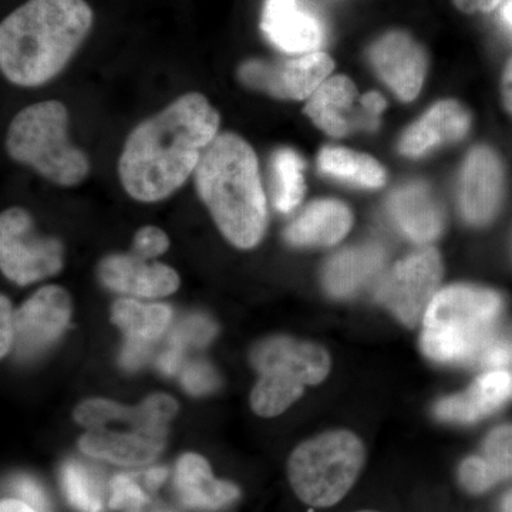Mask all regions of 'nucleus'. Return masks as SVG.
Wrapping results in <instances>:
<instances>
[{
    "label": "nucleus",
    "instance_id": "obj_8",
    "mask_svg": "<svg viewBox=\"0 0 512 512\" xmlns=\"http://www.w3.org/2000/svg\"><path fill=\"white\" fill-rule=\"evenodd\" d=\"M63 266V247L40 237L28 211L10 208L0 217V268L10 281L28 285L56 275Z\"/></svg>",
    "mask_w": 512,
    "mask_h": 512
},
{
    "label": "nucleus",
    "instance_id": "obj_22",
    "mask_svg": "<svg viewBox=\"0 0 512 512\" xmlns=\"http://www.w3.org/2000/svg\"><path fill=\"white\" fill-rule=\"evenodd\" d=\"M389 211L396 227L416 244H429L441 234L443 214L423 184H409L394 191Z\"/></svg>",
    "mask_w": 512,
    "mask_h": 512
},
{
    "label": "nucleus",
    "instance_id": "obj_46",
    "mask_svg": "<svg viewBox=\"0 0 512 512\" xmlns=\"http://www.w3.org/2000/svg\"><path fill=\"white\" fill-rule=\"evenodd\" d=\"M501 510H503V512H512V491L505 495Z\"/></svg>",
    "mask_w": 512,
    "mask_h": 512
},
{
    "label": "nucleus",
    "instance_id": "obj_15",
    "mask_svg": "<svg viewBox=\"0 0 512 512\" xmlns=\"http://www.w3.org/2000/svg\"><path fill=\"white\" fill-rule=\"evenodd\" d=\"M261 28L286 53L318 52L325 40L322 22L301 0H266Z\"/></svg>",
    "mask_w": 512,
    "mask_h": 512
},
{
    "label": "nucleus",
    "instance_id": "obj_45",
    "mask_svg": "<svg viewBox=\"0 0 512 512\" xmlns=\"http://www.w3.org/2000/svg\"><path fill=\"white\" fill-rule=\"evenodd\" d=\"M503 18L505 22L512 28V0L510 2L505 3L503 8Z\"/></svg>",
    "mask_w": 512,
    "mask_h": 512
},
{
    "label": "nucleus",
    "instance_id": "obj_44",
    "mask_svg": "<svg viewBox=\"0 0 512 512\" xmlns=\"http://www.w3.org/2000/svg\"><path fill=\"white\" fill-rule=\"evenodd\" d=\"M165 477H167V470L165 468H154V470L147 474V483L151 488H156L163 483Z\"/></svg>",
    "mask_w": 512,
    "mask_h": 512
},
{
    "label": "nucleus",
    "instance_id": "obj_27",
    "mask_svg": "<svg viewBox=\"0 0 512 512\" xmlns=\"http://www.w3.org/2000/svg\"><path fill=\"white\" fill-rule=\"evenodd\" d=\"M275 175V207L281 212H291L301 204L305 195L303 160L291 148H281L272 158Z\"/></svg>",
    "mask_w": 512,
    "mask_h": 512
},
{
    "label": "nucleus",
    "instance_id": "obj_24",
    "mask_svg": "<svg viewBox=\"0 0 512 512\" xmlns=\"http://www.w3.org/2000/svg\"><path fill=\"white\" fill-rule=\"evenodd\" d=\"M356 96L355 84L348 77H330L309 97L305 106L306 116L329 136H346L350 121L345 113L352 107Z\"/></svg>",
    "mask_w": 512,
    "mask_h": 512
},
{
    "label": "nucleus",
    "instance_id": "obj_12",
    "mask_svg": "<svg viewBox=\"0 0 512 512\" xmlns=\"http://www.w3.org/2000/svg\"><path fill=\"white\" fill-rule=\"evenodd\" d=\"M370 60L384 83L403 101L419 96L427 59L420 45L403 32L380 37L370 49Z\"/></svg>",
    "mask_w": 512,
    "mask_h": 512
},
{
    "label": "nucleus",
    "instance_id": "obj_35",
    "mask_svg": "<svg viewBox=\"0 0 512 512\" xmlns=\"http://www.w3.org/2000/svg\"><path fill=\"white\" fill-rule=\"evenodd\" d=\"M170 247V239L163 229L144 227L134 237V254L140 258L151 259L163 255Z\"/></svg>",
    "mask_w": 512,
    "mask_h": 512
},
{
    "label": "nucleus",
    "instance_id": "obj_18",
    "mask_svg": "<svg viewBox=\"0 0 512 512\" xmlns=\"http://www.w3.org/2000/svg\"><path fill=\"white\" fill-rule=\"evenodd\" d=\"M165 434L143 430L128 433L106 429L90 430L80 439L79 447L87 456L117 466H146L153 463L163 451Z\"/></svg>",
    "mask_w": 512,
    "mask_h": 512
},
{
    "label": "nucleus",
    "instance_id": "obj_41",
    "mask_svg": "<svg viewBox=\"0 0 512 512\" xmlns=\"http://www.w3.org/2000/svg\"><path fill=\"white\" fill-rule=\"evenodd\" d=\"M362 104L372 119H376L386 107V100L379 93H367L362 97ZM377 120V119H376Z\"/></svg>",
    "mask_w": 512,
    "mask_h": 512
},
{
    "label": "nucleus",
    "instance_id": "obj_31",
    "mask_svg": "<svg viewBox=\"0 0 512 512\" xmlns=\"http://www.w3.org/2000/svg\"><path fill=\"white\" fill-rule=\"evenodd\" d=\"M110 500L111 510H121L126 512H138L143 504L146 503V495L133 478L120 474L110 481Z\"/></svg>",
    "mask_w": 512,
    "mask_h": 512
},
{
    "label": "nucleus",
    "instance_id": "obj_9",
    "mask_svg": "<svg viewBox=\"0 0 512 512\" xmlns=\"http://www.w3.org/2000/svg\"><path fill=\"white\" fill-rule=\"evenodd\" d=\"M443 262L436 249L427 248L404 258L379 286L376 298L407 328L423 322L427 308L439 292Z\"/></svg>",
    "mask_w": 512,
    "mask_h": 512
},
{
    "label": "nucleus",
    "instance_id": "obj_11",
    "mask_svg": "<svg viewBox=\"0 0 512 512\" xmlns=\"http://www.w3.org/2000/svg\"><path fill=\"white\" fill-rule=\"evenodd\" d=\"M72 315L69 293L45 286L15 313V345L20 357H32L62 336Z\"/></svg>",
    "mask_w": 512,
    "mask_h": 512
},
{
    "label": "nucleus",
    "instance_id": "obj_38",
    "mask_svg": "<svg viewBox=\"0 0 512 512\" xmlns=\"http://www.w3.org/2000/svg\"><path fill=\"white\" fill-rule=\"evenodd\" d=\"M148 356H150V343L127 339L123 352H121V365L134 370L146 363Z\"/></svg>",
    "mask_w": 512,
    "mask_h": 512
},
{
    "label": "nucleus",
    "instance_id": "obj_2",
    "mask_svg": "<svg viewBox=\"0 0 512 512\" xmlns=\"http://www.w3.org/2000/svg\"><path fill=\"white\" fill-rule=\"evenodd\" d=\"M93 25L84 0H29L0 26V69L9 82L36 87L62 72Z\"/></svg>",
    "mask_w": 512,
    "mask_h": 512
},
{
    "label": "nucleus",
    "instance_id": "obj_14",
    "mask_svg": "<svg viewBox=\"0 0 512 512\" xmlns=\"http://www.w3.org/2000/svg\"><path fill=\"white\" fill-rule=\"evenodd\" d=\"M178 404L167 394H154L137 407H126L111 400L92 399L74 410V420L89 430L104 429L109 424L126 423L134 430L167 433V424L177 414Z\"/></svg>",
    "mask_w": 512,
    "mask_h": 512
},
{
    "label": "nucleus",
    "instance_id": "obj_25",
    "mask_svg": "<svg viewBox=\"0 0 512 512\" xmlns=\"http://www.w3.org/2000/svg\"><path fill=\"white\" fill-rule=\"evenodd\" d=\"M173 311L163 303H141L136 299H119L111 308V320L127 339L153 343L170 325Z\"/></svg>",
    "mask_w": 512,
    "mask_h": 512
},
{
    "label": "nucleus",
    "instance_id": "obj_23",
    "mask_svg": "<svg viewBox=\"0 0 512 512\" xmlns=\"http://www.w3.org/2000/svg\"><path fill=\"white\" fill-rule=\"evenodd\" d=\"M384 251L376 244L343 249L323 269V286L335 298H352L379 274Z\"/></svg>",
    "mask_w": 512,
    "mask_h": 512
},
{
    "label": "nucleus",
    "instance_id": "obj_37",
    "mask_svg": "<svg viewBox=\"0 0 512 512\" xmlns=\"http://www.w3.org/2000/svg\"><path fill=\"white\" fill-rule=\"evenodd\" d=\"M0 322H2V332H0V346H2V357H5L12 349L13 342H15V315L12 312V305L6 296L0 299Z\"/></svg>",
    "mask_w": 512,
    "mask_h": 512
},
{
    "label": "nucleus",
    "instance_id": "obj_1",
    "mask_svg": "<svg viewBox=\"0 0 512 512\" xmlns=\"http://www.w3.org/2000/svg\"><path fill=\"white\" fill-rule=\"evenodd\" d=\"M220 124V113L201 93L184 94L138 124L119 161L124 190L141 202L170 197L195 173Z\"/></svg>",
    "mask_w": 512,
    "mask_h": 512
},
{
    "label": "nucleus",
    "instance_id": "obj_42",
    "mask_svg": "<svg viewBox=\"0 0 512 512\" xmlns=\"http://www.w3.org/2000/svg\"><path fill=\"white\" fill-rule=\"evenodd\" d=\"M503 99L505 107L512 114V59L505 67L503 77Z\"/></svg>",
    "mask_w": 512,
    "mask_h": 512
},
{
    "label": "nucleus",
    "instance_id": "obj_28",
    "mask_svg": "<svg viewBox=\"0 0 512 512\" xmlns=\"http://www.w3.org/2000/svg\"><path fill=\"white\" fill-rule=\"evenodd\" d=\"M62 488L67 501L80 512L103 511L99 483L79 461H69L62 468Z\"/></svg>",
    "mask_w": 512,
    "mask_h": 512
},
{
    "label": "nucleus",
    "instance_id": "obj_16",
    "mask_svg": "<svg viewBox=\"0 0 512 512\" xmlns=\"http://www.w3.org/2000/svg\"><path fill=\"white\" fill-rule=\"evenodd\" d=\"M99 278L107 288L138 298H163L180 288L173 268L136 254L107 256L99 266Z\"/></svg>",
    "mask_w": 512,
    "mask_h": 512
},
{
    "label": "nucleus",
    "instance_id": "obj_39",
    "mask_svg": "<svg viewBox=\"0 0 512 512\" xmlns=\"http://www.w3.org/2000/svg\"><path fill=\"white\" fill-rule=\"evenodd\" d=\"M183 346L177 343H170V348L165 350L163 355L158 357L157 366L161 372L168 376H174L181 369L183 363Z\"/></svg>",
    "mask_w": 512,
    "mask_h": 512
},
{
    "label": "nucleus",
    "instance_id": "obj_10",
    "mask_svg": "<svg viewBox=\"0 0 512 512\" xmlns=\"http://www.w3.org/2000/svg\"><path fill=\"white\" fill-rule=\"evenodd\" d=\"M333 67L332 57L318 50L282 63L251 60L242 64L239 79L276 99L305 100L328 80Z\"/></svg>",
    "mask_w": 512,
    "mask_h": 512
},
{
    "label": "nucleus",
    "instance_id": "obj_5",
    "mask_svg": "<svg viewBox=\"0 0 512 512\" xmlns=\"http://www.w3.org/2000/svg\"><path fill=\"white\" fill-rule=\"evenodd\" d=\"M69 113L60 101L32 104L10 123L6 148L18 163L30 165L52 183L73 187L90 170L89 158L67 137Z\"/></svg>",
    "mask_w": 512,
    "mask_h": 512
},
{
    "label": "nucleus",
    "instance_id": "obj_43",
    "mask_svg": "<svg viewBox=\"0 0 512 512\" xmlns=\"http://www.w3.org/2000/svg\"><path fill=\"white\" fill-rule=\"evenodd\" d=\"M0 512H37L35 508L23 503L18 498H6L0 503Z\"/></svg>",
    "mask_w": 512,
    "mask_h": 512
},
{
    "label": "nucleus",
    "instance_id": "obj_33",
    "mask_svg": "<svg viewBox=\"0 0 512 512\" xmlns=\"http://www.w3.org/2000/svg\"><path fill=\"white\" fill-rule=\"evenodd\" d=\"M478 365L488 370H510L512 367V339L494 333L478 357Z\"/></svg>",
    "mask_w": 512,
    "mask_h": 512
},
{
    "label": "nucleus",
    "instance_id": "obj_32",
    "mask_svg": "<svg viewBox=\"0 0 512 512\" xmlns=\"http://www.w3.org/2000/svg\"><path fill=\"white\" fill-rule=\"evenodd\" d=\"M217 332V326L204 316H191L175 328L171 342L180 346H202L210 342Z\"/></svg>",
    "mask_w": 512,
    "mask_h": 512
},
{
    "label": "nucleus",
    "instance_id": "obj_34",
    "mask_svg": "<svg viewBox=\"0 0 512 512\" xmlns=\"http://www.w3.org/2000/svg\"><path fill=\"white\" fill-rule=\"evenodd\" d=\"M181 382H183L185 390L195 396L210 393L220 384L214 369L204 362H194L185 367Z\"/></svg>",
    "mask_w": 512,
    "mask_h": 512
},
{
    "label": "nucleus",
    "instance_id": "obj_26",
    "mask_svg": "<svg viewBox=\"0 0 512 512\" xmlns=\"http://www.w3.org/2000/svg\"><path fill=\"white\" fill-rule=\"evenodd\" d=\"M320 171L330 177L359 187L379 188L386 181V173L375 158L339 147H325L320 151Z\"/></svg>",
    "mask_w": 512,
    "mask_h": 512
},
{
    "label": "nucleus",
    "instance_id": "obj_36",
    "mask_svg": "<svg viewBox=\"0 0 512 512\" xmlns=\"http://www.w3.org/2000/svg\"><path fill=\"white\" fill-rule=\"evenodd\" d=\"M12 490L18 500L35 508L37 512H50L49 498L37 481L26 476L16 477L12 481Z\"/></svg>",
    "mask_w": 512,
    "mask_h": 512
},
{
    "label": "nucleus",
    "instance_id": "obj_6",
    "mask_svg": "<svg viewBox=\"0 0 512 512\" xmlns=\"http://www.w3.org/2000/svg\"><path fill=\"white\" fill-rule=\"evenodd\" d=\"M251 362L261 375L251 393V406L261 417L284 413L302 396L305 386L322 383L332 366L322 346L288 336L259 342Z\"/></svg>",
    "mask_w": 512,
    "mask_h": 512
},
{
    "label": "nucleus",
    "instance_id": "obj_19",
    "mask_svg": "<svg viewBox=\"0 0 512 512\" xmlns=\"http://www.w3.org/2000/svg\"><path fill=\"white\" fill-rule=\"evenodd\" d=\"M175 487L180 500L194 510H220L239 497L237 485L215 478L208 461L194 453L178 460Z\"/></svg>",
    "mask_w": 512,
    "mask_h": 512
},
{
    "label": "nucleus",
    "instance_id": "obj_47",
    "mask_svg": "<svg viewBox=\"0 0 512 512\" xmlns=\"http://www.w3.org/2000/svg\"><path fill=\"white\" fill-rule=\"evenodd\" d=\"M357 512H377V511H357Z\"/></svg>",
    "mask_w": 512,
    "mask_h": 512
},
{
    "label": "nucleus",
    "instance_id": "obj_4",
    "mask_svg": "<svg viewBox=\"0 0 512 512\" xmlns=\"http://www.w3.org/2000/svg\"><path fill=\"white\" fill-rule=\"evenodd\" d=\"M503 299L490 289L453 285L434 296L423 318L421 348L441 365H470L494 336Z\"/></svg>",
    "mask_w": 512,
    "mask_h": 512
},
{
    "label": "nucleus",
    "instance_id": "obj_13",
    "mask_svg": "<svg viewBox=\"0 0 512 512\" xmlns=\"http://www.w3.org/2000/svg\"><path fill=\"white\" fill-rule=\"evenodd\" d=\"M504 175L493 150L477 147L468 154L460 181V208L473 225L493 220L503 195Z\"/></svg>",
    "mask_w": 512,
    "mask_h": 512
},
{
    "label": "nucleus",
    "instance_id": "obj_3",
    "mask_svg": "<svg viewBox=\"0 0 512 512\" xmlns=\"http://www.w3.org/2000/svg\"><path fill=\"white\" fill-rule=\"evenodd\" d=\"M195 187L221 234L241 249L261 242L268 221L258 158L234 133L215 137L195 170Z\"/></svg>",
    "mask_w": 512,
    "mask_h": 512
},
{
    "label": "nucleus",
    "instance_id": "obj_7",
    "mask_svg": "<svg viewBox=\"0 0 512 512\" xmlns=\"http://www.w3.org/2000/svg\"><path fill=\"white\" fill-rule=\"evenodd\" d=\"M365 461V446L356 434L328 431L295 448L288 461L289 483L302 503L332 507L352 490Z\"/></svg>",
    "mask_w": 512,
    "mask_h": 512
},
{
    "label": "nucleus",
    "instance_id": "obj_17",
    "mask_svg": "<svg viewBox=\"0 0 512 512\" xmlns=\"http://www.w3.org/2000/svg\"><path fill=\"white\" fill-rule=\"evenodd\" d=\"M512 397L511 370H488L467 392L444 397L436 406L440 420L470 424L484 419Z\"/></svg>",
    "mask_w": 512,
    "mask_h": 512
},
{
    "label": "nucleus",
    "instance_id": "obj_40",
    "mask_svg": "<svg viewBox=\"0 0 512 512\" xmlns=\"http://www.w3.org/2000/svg\"><path fill=\"white\" fill-rule=\"evenodd\" d=\"M458 9L466 13L491 12L503 0H453Z\"/></svg>",
    "mask_w": 512,
    "mask_h": 512
},
{
    "label": "nucleus",
    "instance_id": "obj_30",
    "mask_svg": "<svg viewBox=\"0 0 512 512\" xmlns=\"http://www.w3.org/2000/svg\"><path fill=\"white\" fill-rule=\"evenodd\" d=\"M458 476L463 487L471 494H483L500 481L483 456L466 458L461 463Z\"/></svg>",
    "mask_w": 512,
    "mask_h": 512
},
{
    "label": "nucleus",
    "instance_id": "obj_21",
    "mask_svg": "<svg viewBox=\"0 0 512 512\" xmlns=\"http://www.w3.org/2000/svg\"><path fill=\"white\" fill-rule=\"evenodd\" d=\"M352 212L342 202H312L286 228L285 238L295 247H332L346 237L352 227Z\"/></svg>",
    "mask_w": 512,
    "mask_h": 512
},
{
    "label": "nucleus",
    "instance_id": "obj_29",
    "mask_svg": "<svg viewBox=\"0 0 512 512\" xmlns=\"http://www.w3.org/2000/svg\"><path fill=\"white\" fill-rule=\"evenodd\" d=\"M483 457L498 480L512 477V426L497 427L484 441Z\"/></svg>",
    "mask_w": 512,
    "mask_h": 512
},
{
    "label": "nucleus",
    "instance_id": "obj_20",
    "mask_svg": "<svg viewBox=\"0 0 512 512\" xmlns=\"http://www.w3.org/2000/svg\"><path fill=\"white\" fill-rule=\"evenodd\" d=\"M470 127V116L456 101H440L404 133L400 151L420 157L441 144L461 140Z\"/></svg>",
    "mask_w": 512,
    "mask_h": 512
}]
</instances>
